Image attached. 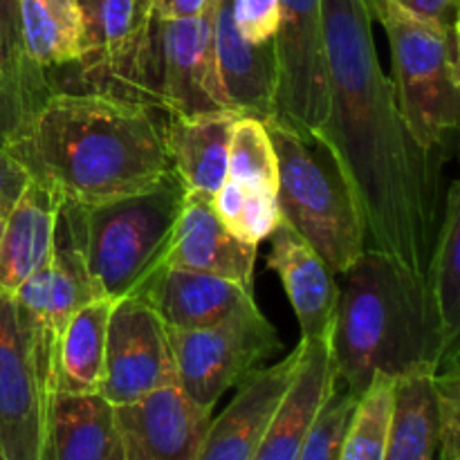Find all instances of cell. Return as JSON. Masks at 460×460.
I'll return each mask as SVG.
<instances>
[{
    "mask_svg": "<svg viewBox=\"0 0 460 460\" xmlns=\"http://www.w3.org/2000/svg\"><path fill=\"white\" fill-rule=\"evenodd\" d=\"M227 178L250 189L277 193V153L263 119L238 115L232 126L227 155Z\"/></svg>",
    "mask_w": 460,
    "mask_h": 460,
    "instance_id": "f1b7e54d",
    "label": "cell"
},
{
    "mask_svg": "<svg viewBox=\"0 0 460 460\" xmlns=\"http://www.w3.org/2000/svg\"><path fill=\"white\" fill-rule=\"evenodd\" d=\"M331 103L319 137L340 160L367 225V247L427 277L443 218L445 151L422 148L382 72L367 0H322Z\"/></svg>",
    "mask_w": 460,
    "mask_h": 460,
    "instance_id": "6da1fadb",
    "label": "cell"
},
{
    "mask_svg": "<svg viewBox=\"0 0 460 460\" xmlns=\"http://www.w3.org/2000/svg\"><path fill=\"white\" fill-rule=\"evenodd\" d=\"M274 34L277 99L272 119L304 135H317L328 117L331 70L323 36L322 0H279Z\"/></svg>",
    "mask_w": 460,
    "mask_h": 460,
    "instance_id": "8fae6325",
    "label": "cell"
},
{
    "mask_svg": "<svg viewBox=\"0 0 460 460\" xmlns=\"http://www.w3.org/2000/svg\"><path fill=\"white\" fill-rule=\"evenodd\" d=\"M270 238L272 250L268 256V268L277 272L286 288L301 328V341L326 337L331 332L340 296L335 272L283 220Z\"/></svg>",
    "mask_w": 460,
    "mask_h": 460,
    "instance_id": "d6986e66",
    "label": "cell"
},
{
    "mask_svg": "<svg viewBox=\"0 0 460 460\" xmlns=\"http://www.w3.org/2000/svg\"><path fill=\"white\" fill-rule=\"evenodd\" d=\"M0 36H3L12 75L25 85H30V88L39 90V93H52L48 72L36 67L31 61H27L25 52H22L21 4H18V0H0Z\"/></svg>",
    "mask_w": 460,
    "mask_h": 460,
    "instance_id": "1f68e13d",
    "label": "cell"
},
{
    "mask_svg": "<svg viewBox=\"0 0 460 460\" xmlns=\"http://www.w3.org/2000/svg\"><path fill=\"white\" fill-rule=\"evenodd\" d=\"M169 385H178V368L166 323L139 295L117 299L108 317L99 395L121 407Z\"/></svg>",
    "mask_w": 460,
    "mask_h": 460,
    "instance_id": "7c38bea8",
    "label": "cell"
},
{
    "mask_svg": "<svg viewBox=\"0 0 460 460\" xmlns=\"http://www.w3.org/2000/svg\"><path fill=\"white\" fill-rule=\"evenodd\" d=\"M27 182H30V173L25 166L16 157L9 155V151L0 148V214L12 209Z\"/></svg>",
    "mask_w": 460,
    "mask_h": 460,
    "instance_id": "e575fe53",
    "label": "cell"
},
{
    "mask_svg": "<svg viewBox=\"0 0 460 460\" xmlns=\"http://www.w3.org/2000/svg\"><path fill=\"white\" fill-rule=\"evenodd\" d=\"M99 296L103 295L90 277L85 261V205L63 198L54 223L49 261L13 292L18 317L34 344L40 368L52 380V391L63 331L81 305Z\"/></svg>",
    "mask_w": 460,
    "mask_h": 460,
    "instance_id": "52a82bcc",
    "label": "cell"
},
{
    "mask_svg": "<svg viewBox=\"0 0 460 460\" xmlns=\"http://www.w3.org/2000/svg\"><path fill=\"white\" fill-rule=\"evenodd\" d=\"M187 187L175 171L151 187L85 207V261L103 296L142 295L164 268Z\"/></svg>",
    "mask_w": 460,
    "mask_h": 460,
    "instance_id": "8992f818",
    "label": "cell"
},
{
    "mask_svg": "<svg viewBox=\"0 0 460 460\" xmlns=\"http://www.w3.org/2000/svg\"><path fill=\"white\" fill-rule=\"evenodd\" d=\"M0 460H4V458H3V456H0Z\"/></svg>",
    "mask_w": 460,
    "mask_h": 460,
    "instance_id": "f35d334b",
    "label": "cell"
},
{
    "mask_svg": "<svg viewBox=\"0 0 460 460\" xmlns=\"http://www.w3.org/2000/svg\"><path fill=\"white\" fill-rule=\"evenodd\" d=\"M340 277L328 349L335 380L353 395L359 398L376 376L436 373L458 349L445 344L427 277L373 247Z\"/></svg>",
    "mask_w": 460,
    "mask_h": 460,
    "instance_id": "3957f363",
    "label": "cell"
},
{
    "mask_svg": "<svg viewBox=\"0 0 460 460\" xmlns=\"http://www.w3.org/2000/svg\"><path fill=\"white\" fill-rule=\"evenodd\" d=\"M400 7L443 27H458L460 0H395Z\"/></svg>",
    "mask_w": 460,
    "mask_h": 460,
    "instance_id": "d590c367",
    "label": "cell"
},
{
    "mask_svg": "<svg viewBox=\"0 0 460 460\" xmlns=\"http://www.w3.org/2000/svg\"><path fill=\"white\" fill-rule=\"evenodd\" d=\"M18 4L27 61L49 72L81 57L84 21L79 0H18Z\"/></svg>",
    "mask_w": 460,
    "mask_h": 460,
    "instance_id": "484cf974",
    "label": "cell"
},
{
    "mask_svg": "<svg viewBox=\"0 0 460 460\" xmlns=\"http://www.w3.org/2000/svg\"><path fill=\"white\" fill-rule=\"evenodd\" d=\"M256 247L234 236L211 207V196L187 191L164 268L229 279L245 290L254 283Z\"/></svg>",
    "mask_w": 460,
    "mask_h": 460,
    "instance_id": "2e32d148",
    "label": "cell"
},
{
    "mask_svg": "<svg viewBox=\"0 0 460 460\" xmlns=\"http://www.w3.org/2000/svg\"><path fill=\"white\" fill-rule=\"evenodd\" d=\"M43 460H121L115 407L99 394H61L48 398Z\"/></svg>",
    "mask_w": 460,
    "mask_h": 460,
    "instance_id": "7402d4cb",
    "label": "cell"
},
{
    "mask_svg": "<svg viewBox=\"0 0 460 460\" xmlns=\"http://www.w3.org/2000/svg\"><path fill=\"white\" fill-rule=\"evenodd\" d=\"M84 49L63 70L72 93H103L139 102V67L153 25V0H79Z\"/></svg>",
    "mask_w": 460,
    "mask_h": 460,
    "instance_id": "30bf717a",
    "label": "cell"
},
{
    "mask_svg": "<svg viewBox=\"0 0 460 460\" xmlns=\"http://www.w3.org/2000/svg\"><path fill=\"white\" fill-rule=\"evenodd\" d=\"M216 0H153V13L164 21H180V18H196L209 12Z\"/></svg>",
    "mask_w": 460,
    "mask_h": 460,
    "instance_id": "8d00e7d4",
    "label": "cell"
},
{
    "mask_svg": "<svg viewBox=\"0 0 460 460\" xmlns=\"http://www.w3.org/2000/svg\"><path fill=\"white\" fill-rule=\"evenodd\" d=\"M49 385L13 296L0 292V456L43 460Z\"/></svg>",
    "mask_w": 460,
    "mask_h": 460,
    "instance_id": "4fadbf2b",
    "label": "cell"
},
{
    "mask_svg": "<svg viewBox=\"0 0 460 460\" xmlns=\"http://www.w3.org/2000/svg\"><path fill=\"white\" fill-rule=\"evenodd\" d=\"M394 377L376 376L368 389L359 395L340 460H385L394 416Z\"/></svg>",
    "mask_w": 460,
    "mask_h": 460,
    "instance_id": "83f0119b",
    "label": "cell"
},
{
    "mask_svg": "<svg viewBox=\"0 0 460 460\" xmlns=\"http://www.w3.org/2000/svg\"><path fill=\"white\" fill-rule=\"evenodd\" d=\"M234 22L250 43H265L277 34L281 21L279 0H232Z\"/></svg>",
    "mask_w": 460,
    "mask_h": 460,
    "instance_id": "d6a6232c",
    "label": "cell"
},
{
    "mask_svg": "<svg viewBox=\"0 0 460 460\" xmlns=\"http://www.w3.org/2000/svg\"><path fill=\"white\" fill-rule=\"evenodd\" d=\"M117 299L99 296L81 305L63 331L54 368V391L99 394L106 358L108 317Z\"/></svg>",
    "mask_w": 460,
    "mask_h": 460,
    "instance_id": "cb8c5ba5",
    "label": "cell"
},
{
    "mask_svg": "<svg viewBox=\"0 0 460 460\" xmlns=\"http://www.w3.org/2000/svg\"><path fill=\"white\" fill-rule=\"evenodd\" d=\"M245 214H243L241 241L259 245L261 241L272 236L274 229L281 223V211H279L277 193L265 191V189L245 187Z\"/></svg>",
    "mask_w": 460,
    "mask_h": 460,
    "instance_id": "836d02e7",
    "label": "cell"
},
{
    "mask_svg": "<svg viewBox=\"0 0 460 460\" xmlns=\"http://www.w3.org/2000/svg\"><path fill=\"white\" fill-rule=\"evenodd\" d=\"M139 296L151 304L171 331L216 326L256 305L254 292L229 279L180 268H162Z\"/></svg>",
    "mask_w": 460,
    "mask_h": 460,
    "instance_id": "ac0fdd59",
    "label": "cell"
},
{
    "mask_svg": "<svg viewBox=\"0 0 460 460\" xmlns=\"http://www.w3.org/2000/svg\"><path fill=\"white\" fill-rule=\"evenodd\" d=\"M211 418L178 385L115 407L121 460H198Z\"/></svg>",
    "mask_w": 460,
    "mask_h": 460,
    "instance_id": "5bb4252c",
    "label": "cell"
},
{
    "mask_svg": "<svg viewBox=\"0 0 460 460\" xmlns=\"http://www.w3.org/2000/svg\"><path fill=\"white\" fill-rule=\"evenodd\" d=\"M386 31L394 58L395 102L422 148L445 151L458 128V27H443L400 7L395 0H367Z\"/></svg>",
    "mask_w": 460,
    "mask_h": 460,
    "instance_id": "5b68a950",
    "label": "cell"
},
{
    "mask_svg": "<svg viewBox=\"0 0 460 460\" xmlns=\"http://www.w3.org/2000/svg\"><path fill=\"white\" fill-rule=\"evenodd\" d=\"M214 52L229 108L263 121L272 119L277 99L274 40L250 43L243 39L234 22L232 0H216Z\"/></svg>",
    "mask_w": 460,
    "mask_h": 460,
    "instance_id": "e0dca14e",
    "label": "cell"
},
{
    "mask_svg": "<svg viewBox=\"0 0 460 460\" xmlns=\"http://www.w3.org/2000/svg\"><path fill=\"white\" fill-rule=\"evenodd\" d=\"M440 422L434 373L398 377L385 460H438Z\"/></svg>",
    "mask_w": 460,
    "mask_h": 460,
    "instance_id": "d4e9b609",
    "label": "cell"
},
{
    "mask_svg": "<svg viewBox=\"0 0 460 460\" xmlns=\"http://www.w3.org/2000/svg\"><path fill=\"white\" fill-rule=\"evenodd\" d=\"M277 153L281 220L299 234L335 274L367 250V225L340 160L319 135L265 121Z\"/></svg>",
    "mask_w": 460,
    "mask_h": 460,
    "instance_id": "277c9868",
    "label": "cell"
},
{
    "mask_svg": "<svg viewBox=\"0 0 460 460\" xmlns=\"http://www.w3.org/2000/svg\"><path fill=\"white\" fill-rule=\"evenodd\" d=\"M427 283L438 310L445 344L458 346L460 335V184L452 180L445 191L443 218L431 252Z\"/></svg>",
    "mask_w": 460,
    "mask_h": 460,
    "instance_id": "4316f807",
    "label": "cell"
},
{
    "mask_svg": "<svg viewBox=\"0 0 460 460\" xmlns=\"http://www.w3.org/2000/svg\"><path fill=\"white\" fill-rule=\"evenodd\" d=\"M57 189L31 180L12 209L0 214V292L13 296L49 261L58 205Z\"/></svg>",
    "mask_w": 460,
    "mask_h": 460,
    "instance_id": "44dd1931",
    "label": "cell"
},
{
    "mask_svg": "<svg viewBox=\"0 0 460 460\" xmlns=\"http://www.w3.org/2000/svg\"><path fill=\"white\" fill-rule=\"evenodd\" d=\"M7 151L31 180L85 207L142 191L173 171L155 111L103 93L52 90Z\"/></svg>",
    "mask_w": 460,
    "mask_h": 460,
    "instance_id": "7a4b0ae2",
    "label": "cell"
},
{
    "mask_svg": "<svg viewBox=\"0 0 460 460\" xmlns=\"http://www.w3.org/2000/svg\"><path fill=\"white\" fill-rule=\"evenodd\" d=\"M241 112L218 111L207 115H166L164 142L171 166L187 191L214 196L227 180L232 126Z\"/></svg>",
    "mask_w": 460,
    "mask_h": 460,
    "instance_id": "603a6c76",
    "label": "cell"
},
{
    "mask_svg": "<svg viewBox=\"0 0 460 460\" xmlns=\"http://www.w3.org/2000/svg\"><path fill=\"white\" fill-rule=\"evenodd\" d=\"M214 7L196 18H153L139 67V102L175 117L232 111L218 79Z\"/></svg>",
    "mask_w": 460,
    "mask_h": 460,
    "instance_id": "ba28073f",
    "label": "cell"
},
{
    "mask_svg": "<svg viewBox=\"0 0 460 460\" xmlns=\"http://www.w3.org/2000/svg\"><path fill=\"white\" fill-rule=\"evenodd\" d=\"M304 341L290 355L268 368H256L238 385L236 395L218 418H211L198 460H252L274 411L281 404L296 367Z\"/></svg>",
    "mask_w": 460,
    "mask_h": 460,
    "instance_id": "9a60e30c",
    "label": "cell"
},
{
    "mask_svg": "<svg viewBox=\"0 0 460 460\" xmlns=\"http://www.w3.org/2000/svg\"><path fill=\"white\" fill-rule=\"evenodd\" d=\"M178 386L200 407L214 411L225 391L238 386L283 341L259 305L234 314L227 322L200 331H171Z\"/></svg>",
    "mask_w": 460,
    "mask_h": 460,
    "instance_id": "9c48e42d",
    "label": "cell"
},
{
    "mask_svg": "<svg viewBox=\"0 0 460 460\" xmlns=\"http://www.w3.org/2000/svg\"><path fill=\"white\" fill-rule=\"evenodd\" d=\"M0 72H7V75H12V67H9V58H7V52H4L3 36H0ZM12 76H13V75H12Z\"/></svg>",
    "mask_w": 460,
    "mask_h": 460,
    "instance_id": "74e56055",
    "label": "cell"
},
{
    "mask_svg": "<svg viewBox=\"0 0 460 460\" xmlns=\"http://www.w3.org/2000/svg\"><path fill=\"white\" fill-rule=\"evenodd\" d=\"M48 99V94L30 88L16 76L0 72V148L7 151L30 121L31 112Z\"/></svg>",
    "mask_w": 460,
    "mask_h": 460,
    "instance_id": "4dcf8cb0",
    "label": "cell"
},
{
    "mask_svg": "<svg viewBox=\"0 0 460 460\" xmlns=\"http://www.w3.org/2000/svg\"><path fill=\"white\" fill-rule=\"evenodd\" d=\"M335 389L328 335L304 341L299 367L252 460H299L310 425Z\"/></svg>",
    "mask_w": 460,
    "mask_h": 460,
    "instance_id": "ffe728a7",
    "label": "cell"
},
{
    "mask_svg": "<svg viewBox=\"0 0 460 460\" xmlns=\"http://www.w3.org/2000/svg\"><path fill=\"white\" fill-rule=\"evenodd\" d=\"M358 407V395L335 380V389L310 425L299 460H340L346 429Z\"/></svg>",
    "mask_w": 460,
    "mask_h": 460,
    "instance_id": "f546056e",
    "label": "cell"
}]
</instances>
